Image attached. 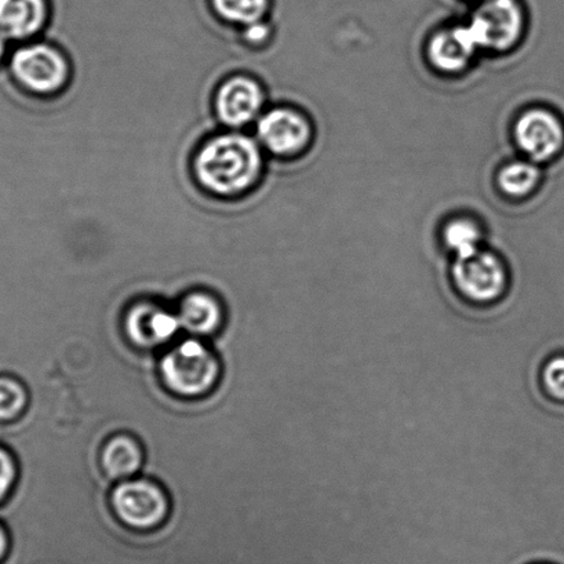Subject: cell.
Wrapping results in <instances>:
<instances>
[{
    "label": "cell",
    "mask_w": 564,
    "mask_h": 564,
    "mask_svg": "<svg viewBox=\"0 0 564 564\" xmlns=\"http://www.w3.org/2000/svg\"><path fill=\"white\" fill-rule=\"evenodd\" d=\"M156 375L169 395L185 402L204 401L221 386L224 364L215 345L188 336L162 350Z\"/></svg>",
    "instance_id": "obj_1"
},
{
    "label": "cell",
    "mask_w": 564,
    "mask_h": 564,
    "mask_svg": "<svg viewBox=\"0 0 564 564\" xmlns=\"http://www.w3.org/2000/svg\"><path fill=\"white\" fill-rule=\"evenodd\" d=\"M262 164V153L254 140L228 133L215 137L200 148L195 159V174L212 194L234 196L257 183Z\"/></svg>",
    "instance_id": "obj_2"
},
{
    "label": "cell",
    "mask_w": 564,
    "mask_h": 564,
    "mask_svg": "<svg viewBox=\"0 0 564 564\" xmlns=\"http://www.w3.org/2000/svg\"><path fill=\"white\" fill-rule=\"evenodd\" d=\"M108 503L115 519L134 533H152L161 529L173 509L166 487L147 475L109 487Z\"/></svg>",
    "instance_id": "obj_3"
},
{
    "label": "cell",
    "mask_w": 564,
    "mask_h": 564,
    "mask_svg": "<svg viewBox=\"0 0 564 564\" xmlns=\"http://www.w3.org/2000/svg\"><path fill=\"white\" fill-rule=\"evenodd\" d=\"M452 283L454 292L464 303L486 308L506 299L509 272L500 256L479 249L454 259Z\"/></svg>",
    "instance_id": "obj_4"
},
{
    "label": "cell",
    "mask_w": 564,
    "mask_h": 564,
    "mask_svg": "<svg viewBox=\"0 0 564 564\" xmlns=\"http://www.w3.org/2000/svg\"><path fill=\"white\" fill-rule=\"evenodd\" d=\"M119 326L126 343L145 354L169 348L183 332L174 306L172 308L152 297L126 303L120 312Z\"/></svg>",
    "instance_id": "obj_5"
},
{
    "label": "cell",
    "mask_w": 564,
    "mask_h": 564,
    "mask_svg": "<svg viewBox=\"0 0 564 564\" xmlns=\"http://www.w3.org/2000/svg\"><path fill=\"white\" fill-rule=\"evenodd\" d=\"M468 26L479 51H511L523 35V9L518 0H484Z\"/></svg>",
    "instance_id": "obj_6"
},
{
    "label": "cell",
    "mask_w": 564,
    "mask_h": 564,
    "mask_svg": "<svg viewBox=\"0 0 564 564\" xmlns=\"http://www.w3.org/2000/svg\"><path fill=\"white\" fill-rule=\"evenodd\" d=\"M513 135L519 150L536 164L555 161L564 153V119L551 108L524 111L514 123Z\"/></svg>",
    "instance_id": "obj_7"
},
{
    "label": "cell",
    "mask_w": 564,
    "mask_h": 564,
    "mask_svg": "<svg viewBox=\"0 0 564 564\" xmlns=\"http://www.w3.org/2000/svg\"><path fill=\"white\" fill-rule=\"evenodd\" d=\"M12 69L20 84L37 95L62 90L69 78V65L63 54L41 43L15 52Z\"/></svg>",
    "instance_id": "obj_8"
},
{
    "label": "cell",
    "mask_w": 564,
    "mask_h": 564,
    "mask_svg": "<svg viewBox=\"0 0 564 564\" xmlns=\"http://www.w3.org/2000/svg\"><path fill=\"white\" fill-rule=\"evenodd\" d=\"M261 144L276 156H295L310 145L312 126L304 113L293 108H275L257 123Z\"/></svg>",
    "instance_id": "obj_9"
},
{
    "label": "cell",
    "mask_w": 564,
    "mask_h": 564,
    "mask_svg": "<svg viewBox=\"0 0 564 564\" xmlns=\"http://www.w3.org/2000/svg\"><path fill=\"white\" fill-rule=\"evenodd\" d=\"M108 426L109 432L104 436L97 452L98 468L104 478L109 480V484H118L142 475L147 453L140 437L129 431H112L111 425Z\"/></svg>",
    "instance_id": "obj_10"
},
{
    "label": "cell",
    "mask_w": 564,
    "mask_h": 564,
    "mask_svg": "<svg viewBox=\"0 0 564 564\" xmlns=\"http://www.w3.org/2000/svg\"><path fill=\"white\" fill-rule=\"evenodd\" d=\"M183 332L189 337L210 339L218 336L227 325L228 311L221 295L206 289L184 293L174 305Z\"/></svg>",
    "instance_id": "obj_11"
},
{
    "label": "cell",
    "mask_w": 564,
    "mask_h": 564,
    "mask_svg": "<svg viewBox=\"0 0 564 564\" xmlns=\"http://www.w3.org/2000/svg\"><path fill=\"white\" fill-rule=\"evenodd\" d=\"M264 101V91L259 82L249 76H234L224 82L217 91L218 119L229 128H243L259 117Z\"/></svg>",
    "instance_id": "obj_12"
},
{
    "label": "cell",
    "mask_w": 564,
    "mask_h": 564,
    "mask_svg": "<svg viewBox=\"0 0 564 564\" xmlns=\"http://www.w3.org/2000/svg\"><path fill=\"white\" fill-rule=\"evenodd\" d=\"M479 52L468 24L436 32L430 40L429 58L432 67L445 74L462 73Z\"/></svg>",
    "instance_id": "obj_13"
},
{
    "label": "cell",
    "mask_w": 564,
    "mask_h": 564,
    "mask_svg": "<svg viewBox=\"0 0 564 564\" xmlns=\"http://www.w3.org/2000/svg\"><path fill=\"white\" fill-rule=\"evenodd\" d=\"M46 15L45 0H0V30L13 40L37 34Z\"/></svg>",
    "instance_id": "obj_14"
},
{
    "label": "cell",
    "mask_w": 564,
    "mask_h": 564,
    "mask_svg": "<svg viewBox=\"0 0 564 564\" xmlns=\"http://www.w3.org/2000/svg\"><path fill=\"white\" fill-rule=\"evenodd\" d=\"M540 164L529 161L509 162L498 172V188L509 198L522 199L533 194L541 183Z\"/></svg>",
    "instance_id": "obj_15"
},
{
    "label": "cell",
    "mask_w": 564,
    "mask_h": 564,
    "mask_svg": "<svg viewBox=\"0 0 564 564\" xmlns=\"http://www.w3.org/2000/svg\"><path fill=\"white\" fill-rule=\"evenodd\" d=\"M481 229L469 218H454L443 229V242L452 251L454 259L468 256L481 249Z\"/></svg>",
    "instance_id": "obj_16"
},
{
    "label": "cell",
    "mask_w": 564,
    "mask_h": 564,
    "mask_svg": "<svg viewBox=\"0 0 564 564\" xmlns=\"http://www.w3.org/2000/svg\"><path fill=\"white\" fill-rule=\"evenodd\" d=\"M30 406V388L15 377L0 376V423L20 420Z\"/></svg>",
    "instance_id": "obj_17"
},
{
    "label": "cell",
    "mask_w": 564,
    "mask_h": 564,
    "mask_svg": "<svg viewBox=\"0 0 564 564\" xmlns=\"http://www.w3.org/2000/svg\"><path fill=\"white\" fill-rule=\"evenodd\" d=\"M217 13L234 24L259 23L268 10V0H213Z\"/></svg>",
    "instance_id": "obj_18"
},
{
    "label": "cell",
    "mask_w": 564,
    "mask_h": 564,
    "mask_svg": "<svg viewBox=\"0 0 564 564\" xmlns=\"http://www.w3.org/2000/svg\"><path fill=\"white\" fill-rule=\"evenodd\" d=\"M540 386L552 402L564 404V354L550 356L541 366Z\"/></svg>",
    "instance_id": "obj_19"
},
{
    "label": "cell",
    "mask_w": 564,
    "mask_h": 564,
    "mask_svg": "<svg viewBox=\"0 0 564 564\" xmlns=\"http://www.w3.org/2000/svg\"><path fill=\"white\" fill-rule=\"evenodd\" d=\"M19 480V465L12 453L0 446V501L8 498Z\"/></svg>",
    "instance_id": "obj_20"
},
{
    "label": "cell",
    "mask_w": 564,
    "mask_h": 564,
    "mask_svg": "<svg viewBox=\"0 0 564 564\" xmlns=\"http://www.w3.org/2000/svg\"><path fill=\"white\" fill-rule=\"evenodd\" d=\"M270 35V26L262 23V21H259V23L246 25L243 32L245 40L246 42H249L250 45H261V43L267 42Z\"/></svg>",
    "instance_id": "obj_21"
},
{
    "label": "cell",
    "mask_w": 564,
    "mask_h": 564,
    "mask_svg": "<svg viewBox=\"0 0 564 564\" xmlns=\"http://www.w3.org/2000/svg\"><path fill=\"white\" fill-rule=\"evenodd\" d=\"M10 547H12V542H10L8 530L0 524V563L7 561Z\"/></svg>",
    "instance_id": "obj_22"
},
{
    "label": "cell",
    "mask_w": 564,
    "mask_h": 564,
    "mask_svg": "<svg viewBox=\"0 0 564 564\" xmlns=\"http://www.w3.org/2000/svg\"><path fill=\"white\" fill-rule=\"evenodd\" d=\"M3 53H4V40H3V35L0 34V58H2Z\"/></svg>",
    "instance_id": "obj_23"
}]
</instances>
